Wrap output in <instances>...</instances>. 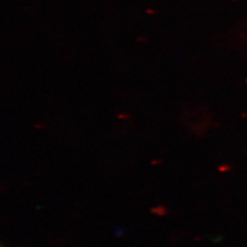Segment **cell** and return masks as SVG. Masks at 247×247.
Listing matches in <instances>:
<instances>
[{
	"label": "cell",
	"mask_w": 247,
	"mask_h": 247,
	"mask_svg": "<svg viewBox=\"0 0 247 247\" xmlns=\"http://www.w3.org/2000/svg\"><path fill=\"white\" fill-rule=\"evenodd\" d=\"M151 211H152L154 214L158 215V216H164V215H166L168 213V211L165 206L159 205V206H157L155 208H152V209H151Z\"/></svg>",
	"instance_id": "obj_1"
},
{
	"label": "cell",
	"mask_w": 247,
	"mask_h": 247,
	"mask_svg": "<svg viewBox=\"0 0 247 247\" xmlns=\"http://www.w3.org/2000/svg\"><path fill=\"white\" fill-rule=\"evenodd\" d=\"M118 117L120 119H129V115L128 114H120V115H118Z\"/></svg>",
	"instance_id": "obj_2"
},
{
	"label": "cell",
	"mask_w": 247,
	"mask_h": 247,
	"mask_svg": "<svg viewBox=\"0 0 247 247\" xmlns=\"http://www.w3.org/2000/svg\"><path fill=\"white\" fill-rule=\"evenodd\" d=\"M160 162H161V160H154V161H152V164H160Z\"/></svg>",
	"instance_id": "obj_3"
}]
</instances>
